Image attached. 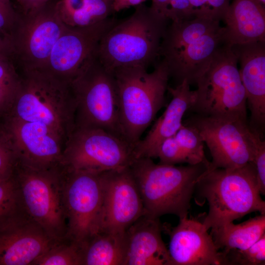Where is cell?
<instances>
[{
    "mask_svg": "<svg viewBox=\"0 0 265 265\" xmlns=\"http://www.w3.org/2000/svg\"><path fill=\"white\" fill-rule=\"evenodd\" d=\"M170 21L143 3L128 18L119 21L100 40L96 55L109 71L127 66L147 68L159 57L162 37Z\"/></svg>",
    "mask_w": 265,
    "mask_h": 265,
    "instance_id": "obj_1",
    "label": "cell"
},
{
    "mask_svg": "<svg viewBox=\"0 0 265 265\" xmlns=\"http://www.w3.org/2000/svg\"><path fill=\"white\" fill-rule=\"evenodd\" d=\"M142 198L144 215L153 218L167 214L188 215L204 163L186 166L155 163L152 159H135L130 165Z\"/></svg>",
    "mask_w": 265,
    "mask_h": 265,
    "instance_id": "obj_2",
    "label": "cell"
},
{
    "mask_svg": "<svg viewBox=\"0 0 265 265\" xmlns=\"http://www.w3.org/2000/svg\"><path fill=\"white\" fill-rule=\"evenodd\" d=\"M112 72L122 135L134 147L164 105L169 73L161 61L150 73L147 68L138 66L119 67Z\"/></svg>",
    "mask_w": 265,
    "mask_h": 265,
    "instance_id": "obj_3",
    "label": "cell"
},
{
    "mask_svg": "<svg viewBox=\"0 0 265 265\" xmlns=\"http://www.w3.org/2000/svg\"><path fill=\"white\" fill-rule=\"evenodd\" d=\"M195 191L208 204V213H205L203 218L208 230L252 212L265 214V202L261 197L255 168L252 162L236 168H217L204 172Z\"/></svg>",
    "mask_w": 265,
    "mask_h": 265,
    "instance_id": "obj_4",
    "label": "cell"
},
{
    "mask_svg": "<svg viewBox=\"0 0 265 265\" xmlns=\"http://www.w3.org/2000/svg\"><path fill=\"white\" fill-rule=\"evenodd\" d=\"M76 109L70 84L43 70L23 71L19 89L7 117L42 123L59 134L66 143L75 126Z\"/></svg>",
    "mask_w": 265,
    "mask_h": 265,
    "instance_id": "obj_5",
    "label": "cell"
},
{
    "mask_svg": "<svg viewBox=\"0 0 265 265\" xmlns=\"http://www.w3.org/2000/svg\"><path fill=\"white\" fill-rule=\"evenodd\" d=\"M65 170L62 163L36 168L16 160L13 172L21 208L55 240L66 238L67 232L63 197Z\"/></svg>",
    "mask_w": 265,
    "mask_h": 265,
    "instance_id": "obj_6",
    "label": "cell"
},
{
    "mask_svg": "<svg viewBox=\"0 0 265 265\" xmlns=\"http://www.w3.org/2000/svg\"><path fill=\"white\" fill-rule=\"evenodd\" d=\"M231 46L223 43L197 80L190 108L204 116L234 118L247 121L245 91Z\"/></svg>",
    "mask_w": 265,
    "mask_h": 265,
    "instance_id": "obj_7",
    "label": "cell"
},
{
    "mask_svg": "<svg viewBox=\"0 0 265 265\" xmlns=\"http://www.w3.org/2000/svg\"><path fill=\"white\" fill-rule=\"evenodd\" d=\"M70 86L76 104L75 127L99 128L125 140L113 73L103 66L96 53Z\"/></svg>",
    "mask_w": 265,
    "mask_h": 265,
    "instance_id": "obj_8",
    "label": "cell"
},
{
    "mask_svg": "<svg viewBox=\"0 0 265 265\" xmlns=\"http://www.w3.org/2000/svg\"><path fill=\"white\" fill-rule=\"evenodd\" d=\"M134 147L99 128L75 127L65 143L61 163L68 169L100 173L130 166Z\"/></svg>",
    "mask_w": 265,
    "mask_h": 265,
    "instance_id": "obj_9",
    "label": "cell"
},
{
    "mask_svg": "<svg viewBox=\"0 0 265 265\" xmlns=\"http://www.w3.org/2000/svg\"><path fill=\"white\" fill-rule=\"evenodd\" d=\"M66 26L52 1L35 11L19 13L6 39L9 55L15 65L22 71L43 70Z\"/></svg>",
    "mask_w": 265,
    "mask_h": 265,
    "instance_id": "obj_10",
    "label": "cell"
},
{
    "mask_svg": "<svg viewBox=\"0 0 265 265\" xmlns=\"http://www.w3.org/2000/svg\"><path fill=\"white\" fill-rule=\"evenodd\" d=\"M188 124L198 131L210 150L212 160L205 172L238 168L252 161L261 135L246 121L198 115Z\"/></svg>",
    "mask_w": 265,
    "mask_h": 265,
    "instance_id": "obj_11",
    "label": "cell"
},
{
    "mask_svg": "<svg viewBox=\"0 0 265 265\" xmlns=\"http://www.w3.org/2000/svg\"><path fill=\"white\" fill-rule=\"evenodd\" d=\"M65 168L63 197L66 237L82 245L100 231L103 200L101 173Z\"/></svg>",
    "mask_w": 265,
    "mask_h": 265,
    "instance_id": "obj_12",
    "label": "cell"
},
{
    "mask_svg": "<svg viewBox=\"0 0 265 265\" xmlns=\"http://www.w3.org/2000/svg\"><path fill=\"white\" fill-rule=\"evenodd\" d=\"M117 21L109 17L88 26H66L40 70L70 84L95 54L101 37Z\"/></svg>",
    "mask_w": 265,
    "mask_h": 265,
    "instance_id": "obj_13",
    "label": "cell"
},
{
    "mask_svg": "<svg viewBox=\"0 0 265 265\" xmlns=\"http://www.w3.org/2000/svg\"><path fill=\"white\" fill-rule=\"evenodd\" d=\"M103 208L100 232L125 233L144 214L140 193L130 166L100 173Z\"/></svg>",
    "mask_w": 265,
    "mask_h": 265,
    "instance_id": "obj_14",
    "label": "cell"
},
{
    "mask_svg": "<svg viewBox=\"0 0 265 265\" xmlns=\"http://www.w3.org/2000/svg\"><path fill=\"white\" fill-rule=\"evenodd\" d=\"M2 126L18 162L36 168L61 163L65 142L48 126L11 117H5Z\"/></svg>",
    "mask_w": 265,
    "mask_h": 265,
    "instance_id": "obj_15",
    "label": "cell"
},
{
    "mask_svg": "<svg viewBox=\"0 0 265 265\" xmlns=\"http://www.w3.org/2000/svg\"><path fill=\"white\" fill-rule=\"evenodd\" d=\"M56 240L20 207L0 222V265H32Z\"/></svg>",
    "mask_w": 265,
    "mask_h": 265,
    "instance_id": "obj_16",
    "label": "cell"
},
{
    "mask_svg": "<svg viewBox=\"0 0 265 265\" xmlns=\"http://www.w3.org/2000/svg\"><path fill=\"white\" fill-rule=\"evenodd\" d=\"M203 218L187 215L179 218L175 227L162 224V231L170 238L169 265H222L220 252L204 226Z\"/></svg>",
    "mask_w": 265,
    "mask_h": 265,
    "instance_id": "obj_17",
    "label": "cell"
},
{
    "mask_svg": "<svg viewBox=\"0 0 265 265\" xmlns=\"http://www.w3.org/2000/svg\"><path fill=\"white\" fill-rule=\"evenodd\" d=\"M238 63L251 111L252 127L265 123V41L231 46Z\"/></svg>",
    "mask_w": 265,
    "mask_h": 265,
    "instance_id": "obj_18",
    "label": "cell"
},
{
    "mask_svg": "<svg viewBox=\"0 0 265 265\" xmlns=\"http://www.w3.org/2000/svg\"><path fill=\"white\" fill-rule=\"evenodd\" d=\"M224 26L207 33L185 47L161 57L169 77L180 83H195L208 68L217 49L223 43Z\"/></svg>",
    "mask_w": 265,
    "mask_h": 265,
    "instance_id": "obj_19",
    "label": "cell"
},
{
    "mask_svg": "<svg viewBox=\"0 0 265 265\" xmlns=\"http://www.w3.org/2000/svg\"><path fill=\"white\" fill-rule=\"evenodd\" d=\"M172 99L163 114L157 119L145 138L134 146L135 159L148 157L156 158L158 148L166 138L174 136L183 125L185 112L192 106L195 91L190 89V84L184 80L175 87L168 86Z\"/></svg>",
    "mask_w": 265,
    "mask_h": 265,
    "instance_id": "obj_20",
    "label": "cell"
},
{
    "mask_svg": "<svg viewBox=\"0 0 265 265\" xmlns=\"http://www.w3.org/2000/svg\"><path fill=\"white\" fill-rule=\"evenodd\" d=\"M162 231V224L159 218L144 214L133 222L126 231L124 265H169Z\"/></svg>",
    "mask_w": 265,
    "mask_h": 265,
    "instance_id": "obj_21",
    "label": "cell"
},
{
    "mask_svg": "<svg viewBox=\"0 0 265 265\" xmlns=\"http://www.w3.org/2000/svg\"><path fill=\"white\" fill-rule=\"evenodd\" d=\"M222 21L224 44L265 41V5L258 0H232Z\"/></svg>",
    "mask_w": 265,
    "mask_h": 265,
    "instance_id": "obj_22",
    "label": "cell"
},
{
    "mask_svg": "<svg viewBox=\"0 0 265 265\" xmlns=\"http://www.w3.org/2000/svg\"><path fill=\"white\" fill-rule=\"evenodd\" d=\"M220 20L210 11L196 10L191 19L171 22L161 42L159 56L180 49L203 35L219 28Z\"/></svg>",
    "mask_w": 265,
    "mask_h": 265,
    "instance_id": "obj_23",
    "label": "cell"
},
{
    "mask_svg": "<svg viewBox=\"0 0 265 265\" xmlns=\"http://www.w3.org/2000/svg\"><path fill=\"white\" fill-rule=\"evenodd\" d=\"M210 234L219 251L246 249L265 234V214L238 224L230 222L211 229Z\"/></svg>",
    "mask_w": 265,
    "mask_h": 265,
    "instance_id": "obj_24",
    "label": "cell"
},
{
    "mask_svg": "<svg viewBox=\"0 0 265 265\" xmlns=\"http://www.w3.org/2000/svg\"><path fill=\"white\" fill-rule=\"evenodd\" d=\"M126 232H99L82 246V265H124Z\"/></svg>",
    "mask_w": 265,
    "mask_h": 265,
    "instance_id": "obj_25",
    "label": "cell"
},
{
    "mask_svg": "<svg viewBox=\"0 0 265 265\" xmlns=\"http://www.w3.org/2000/svg\"><path fill=\"white\" fill-rule=\"evenodd\" d=\"M54 5L62 21L72 27L94 25L114 13L111 0H60Z\"/></svg>",
    "mask_w": 265,
    "mask_h": 265,
    "instance_id": "obj_26",
    "label": "cell"
},
{
    "mask_svg": "<svg viewBox=\"0 0 265 265\" xmlns=\"http://www.w3.org/2000/svg\"><path fill=\"white\" fill-rule=\"evenodd\" d=\"M21 82V75L9 54L0 56V119L9 114Z\"/></svg>",
    "mask_w": 265,
    "mask_h": 265,
    "instance_id": "obj_27",
    "label": "cell"
},
{
    "mask_svg": "<svg viewBox=\"0 0 265 265\" xmlns=\"http://www.w3.org/2000/svg\"><path fill=\"white\" fill-rule=\"evenodd\" d=\"M32 265H82V245L66 237L57 240Z\"/></svg>",
    "mask_w": 265,
    "mask_h": 265,
    "instance_id": "obj_28",
    "label": "cell"
},
{
    "mask_svg": "<svg viewBox=\"0 0 265 265\" xmlns=\"http://www.w3.org/2000/svg\"><path fill=\"white\" fill-rule=\"evenodd\" d=\"M174 136L189 159L190 165L204 163L208 167L210 161L205 155L204 142L194 127L183 124Z\"/></svg>",
    "mask_w": 265,
    "mask_h": 265,
    "instance_id": "obj_29",
    "label": "cell"
},
{
    "mask_svg": "<svg viewBox=\"0 0 265 265\" xmlns=\"http://www.w3.org/2000/svg\"><path fill=\"white\" fill-rule=\"evenodd\" d=\"M220 252L222 265H265V234L246 249Z\"/></svg>",
    "mask_w": 265,
    "mask_h": 265,
    "instance_id": "obj_30",
    "label": "cell"
},
{
    "mask_svg": "<svg viewBox=\"0 0 265 265\" xmlns=\"http://www.w3.org/2000/svg\"><path fill=\"white\" fill-rule=\"evenodd\" d=\"M13 175L0 181V222L20 208Z\"/></svg>",
    "mask_w": 265,
    "mask_h": 265,
    "instance_id": "obj_31",
    "label": "cell"
},
{
    "mask_svg": "<svg viewBox=\"0 0 265 265\" xmlns=\"http://www.w3.org/2000/svg\"><path fill=\"white\" fill-rule=\"evenodd\" d=\"M157 158L161 164L175 165L186 163L190 165L189 159L174 136L166 138L161 143L157 153Z\"/></svg>",
    "mask_w": 265,
    "mask_h": 265,
    "instance_id": "obj_32",
    "label": "cell"
},
{
    "mask_svg": "<svg viewBox=\"0 0 265 265\" xmlns=\"http://www.w3.org/2000/svg\"><path fill=\"white\" fill-rule=\"evenodd\" d=\"M16 158L2 126L0 130V181L12 175Z\"/></svg>",
    "mask_w": 265,
    "mask_h": 265,
    "instance_id": "obj_33",
    "label": "cell"
},
{
    "mask_svg": "<svg viewBox=\"0 0 265 265\" xmlns=\"http://www.w3.org/2000/svg\"><path fill=\"white\" fill-rule=\"evenodd\" d=\"M19 16L10 0H0V34L7 39Z\"/></svg>",
    "mask_w": 265,
    "mask_h": 265,
    "instance_id": "obj_34",
    "label": "cell"
},
{
    "mask_svg": "<svg viewBox=\"0 0 265 265\" xmlns=\"http://www.w3.org/2000/svg\"><path fill=\"white\" fill-rule=\"evenodd\" d=\"M256 170L260 193L265 195V141L260 136L256 142L253 158L251 162Z\"/></svg>",
    "mask_w": 265,
    "mask_h": 265,
    "instance_id": "obj_35",
    "label": "cell"
},
{
    "mask_svg": "<svg viewBox=\"0 0 265 265\" xmlns=\"http://www.w3.org/2000/svg\"><path fill=\"white\" fill-rule=\"evenodd\" d=\"M195 10L189 0H171L165 17L171 22L187 20L195 16Z\"/></svg>",
    "mask_w": 265,
    "mask_h": 265,
    "instance_id": "obj_36",
    "label": "cell"
},
{
    "mask_svg": "<svg viewBox=\"0 0 265 265\" xmlns=\"http://www.w3.org/2000/svg\"><path fill=\"white\" fill-rule=\"evenodd\" d=\"M231 0H207V7L217 19L222 21Z\"/></svg>",
    "mask_w": 265,
    "mask_h": 265,
    "instance_id": "obj_37",
    "label": "cell"
},
{
    "mask_svg": "<svg viewBox=\"0 0 265 265\" xmlns=\"http://www.w3.org/2000/svg\"><path fill=\"white\" fill-rule=\"evenodd\" d=\"M53 0H16L21 13L27 14L35 11L52 1Z\"/></svg>",
    "mask_w": 265,
    "mask_h": 265,
    "instance_id": "obj_38",
    "label": "cell"
},
{
    "mask_svg": "<svg viewBox=\"0 0 265 265\" xmlns=\"http://www.w3.org/2000/svg\"><path fill=\"white\" fill-rule=\"evenodd\" d=\"M146 0H111L113 13L119 12L131 6H136Z\"/></svg>",
    "mask_w": 265,
    "mask_h": 265,
    "instance_id": "obj_39",
    "label": "cell"
},
{
    "mask_svg": "<svg viewBox=\"0 0 265 265\" xmlns=\"http://www.w3.org/2000/svg\"><path fill=\"white\" fill-rule=\"evenodd\" d=\"M170 1L171 0H152L150 7L155 11L165 17V14Z\"/></svg>",
    "mask_w": 265,
    "mask_h": 265,
    "instance_id": "obj_40",
    "label": "cell"
},
{
    "mask_svg": "<svg viewBox=\"0 0 265 265\" xmlns=\"http://www.w3.org/2000/svg\"><path fill=\"white\" fill-rule=\"evenodd\" d=\"M189 1L195 10H208L207 0H189Z\"/></svg>",
    "mask_w": 265,
    "mask_h": 265,
    "instance_id": "obj_41",
    "label": "cell"
},
{
    "mask_svg": "<svg viewBox=\"0 0 265 265\" xmlns=\"http://www.w3.org/2000/svg\"><path fill=\"white\" fill-rule=\"evenodd\" d=\"M4 54H9L8 43L6 39L0 34V56Z\"/></svg>",
    "mask_w": 265,
    "mask_h": 265,
    "instance_id": "obj_42",
    "label": "cell"
},
{
    "mask_svg": "<svg viewBox=\"0 0 265 265\" xmlns=\"http://www.w3.org/2000/svg\"><path fill=\"white\" fill-rule=\"evenodd\" d=\"M260 1L261 3H262L264 5L265 4V0H258Z\"/></svg>",
    "mask_w": 265,
    "mask_h": 265,
    "instance_id": "obj_43",
    "label": "cell"
},
{
    "mask_svg": "<svg viewBox=\"0 0 265 265\" xmlns=\"http://www.w3.org/2000/svg\"><path fill=\"white\" fill-rule=\"evenodd\" d=\"M1 128H2V123L1 124L0 123V130L1 129Z\"/></svg>",
    "mask_w": 265,
    "mask_h": 265,
    "instance_id": "obj_44",
    "label": "cell"
},
{
    "mask_svg": "<svg viewBox=\"0 0 265 265\" xmlns=\"http://www.w3.org/2000/svg\"></svg>",
    "mask_w": 265,
    "mask_h": 265,
    "instance_id": "obj_45",
    "label": "cell"
}]
</instances>
